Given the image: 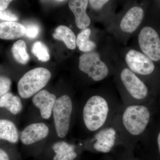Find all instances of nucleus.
Masks as SVG:
<instances>
[{
  "label": "nucleus",
  "mask_w": 160,
  "mask_h": 160,
  "mask_svg": "<svg viewBox=\"0 0 160 160\" xmlns=\"http://www.w3.org/2000/svg\"><path fill=\"white\" fill-rule=\"evenodd\" d=\"M122 106L120 97L112 91L99 89L85 100L81 120L87 132L95 133L111 124Z\"/></svg>",
  "instance_id": "nucleus-1"
},
{
  "label": "nucleus",
  "mask_w": 160,
  "mask_h": 160,
  "mask_svg": "<svg viewBox=\"0 0 160 160\" xmlns=\"http://www.w3.org/2000/svg\"><path fill=\"white\" fill-rule=\"evenodd\" d=\"M150 118V110L144 104L122 105L110 125L116 130L119 140L132 143L143 136Z\"/></svg>",
  "instance_id": "nucleus-2"
},
{
  "label": "nucleus",
  "mask_w": 160,
  "mask_h": 160,
  "mask_svg": "<svg viewBox=\"0 0 160 160\" xmlns=\"http://www.w3.org/2000/svg\"><path fill=\"white\" fill-rule=\"evenodd\" d=\"M116 81L123 106L144 104L149 96V89L137 75L124 67L117 72Z\"/></svg>",
  "instance_id": "nucleus-3"
},
{
  "label": "nucleus",
  "mask_w": 160,
  "mask_h": 160,
  "mask_svg": "<svg viewBox=\"0 0 160 160\" xmlns=\"http://www.w3.org/2000/svg\"><path fill=\"white\" fill-rule=\"evenodd\" d=\"M51 78L49 70L43 67L35 68L27 72L18 82L20 96L23 99L33 97L47 85Z\"/></svg>",
  "instance_id": "nucleus-4"
},
{
  "label": "nucleus",
  "mask_w": 160,
  "mask_h": 160,
  "mask_svg": "<svg viewBox=\"0 0 160 160\" xmlns=\"http://www.w3.org/2000/svg\"><path fill=\"white\" fill-rule=\"evenodd\" d=\"M73 109V100L70 96L63 95L57 99L52 115L56 132L59 138H63L68 134Z\"/></svg>",
  "instance_id": "nucleus-5"
},
{
  "label": "nucleus",
  "mask_w": 160,
  "mask_h": 160,
  "mask_svg": "<svg viewBox=\"0 0 160 160\" xmlns=\"http://www.w3.org/2000/svg\"><path fill=\"white\" fill-rule=\"evenodd\" d=\"M79 69L93 82H102L110 74V69L101 59L96 52L91 51L82 54L79 58Z\"/></svg>",
  "instance_id": "nucleus-6"
},
{
  "label": "nucleus",
  "mask_w": 160,
  "mask_h": 160,
  "mask_svg": "<svg viewBox=\"0 0 160 160\" xmlns=\"http://www.w3.org/2000/svg\"><path fill=\"white\" fill-rule=\"evenodd\" d=\"M138 41L140 49L153 62L160 60V38L153 28L145 26L141 29Z\"/></svg>",
  "instance_id": "nucleus-7"
},
{
  "label": "nucleus",
  "mask_w": 160,
  "mask_h": 160,
  "mask_svg": "<svg viewBox=\"0 0 160 160\" xmlns=\"http://www.w3.org/2000/svg\"><path fill=\"white\" fill-rule=\"evenodd\" d=\"M125 62L127 67L139 77L151 74L155 68L153 61L142 52L133 49L127 52Z\"/></svg>",
  "instance_id": "nucleus-8"
},
{
  "label": "nucleus",
  "mask_w": 160,
  "mask_h": 160,
  "mask_svg": "<svg viewBox=\"0 0 160 160\" xmlns=\"http://www.w3.org/2000/svg\"><path fill=\"white\" fill-rule=\"evenodd\" d=\"M144 15V9L140 6L131 7L122 18L120 23V29L125 33H133L142 22Z\"/></svg>",
  "instance_id": "nucleus-9"
},
{
  "label": "nucleus",
  "mask_w": 160,
  "mask_h": 160,
  "mask_svg": "<svg viewBox=\"0 0 160 160\" xmlns=\"http://www.w3.org/2000/svg\"><path fill=\"white\" fill-rule=\"evenodd\" d=\"M48 126L44 123H34L26 126L20 135L23 144L30 145L44 139L49 133Z\"/></svg>",
  "instance_id": "nucleus-10"
},
{
  "label": "nucleus",
  "mask_w": 160,
  "mask_h": 160,
  "mask_svg": "<svg viewBox=\"0 0 160 160\" xmlns=\"http://www.w3.org/2000/svg\"><path fill=\"white\" fill-rule=\"evenodd\" d=\"M57 99L55 95L47 90L42 89L32 97V102L39 109L42 118L49 119L52 115V109Z\"/></svg>",
  "instance_id": "nucleus-11"
},
{
  "label": "nucleus",
  "mask_w": 160,
  "mask_h": 160,
  "mask_svg": "<svg viewBox=\"0 0 160 160\" xmlns=\"http://www.w3.org/2000/svg\"><path fill=\"white\" fill-rule=\"evenodd\" d=\"M88 4V0L69 1L68 5L69 9L74 14L76 25L79 29H86L91 23L90 18L86 12Z\"/></svg>",
  "instance_id": "nucleus-12"
},
{
  "label": "nucleus",
  "mask_w": 160,
  "mask_h": 160,
  "mask_svg": "<svg viewBox=\"0 0 160 160\" xmlns=\"http://www.w3.org/2000/svg\"><path fill=\"white\" fill-rule=\"evenodd\" d=\"M26 33V27L15 22H5L0 23V39L11 40L23 37Z\"/></svg>",
  "instance_id": "nucleus-13"
},
{
  "label": "nucleus",
  "mask_w": 160,
  "mask_h": 160,
  "mask_svg": "<svg viewBox=\"0 0 160 160\" xmlns=\"http://www.w3.org/2000/svg\"><path fill=\"white\" fill-rule=\"evenodd\" d=\"M52 149L55 153L53 160H73L77 157L74 146L64 141L54 143Z\"/></svg>",
  "instance_id": "nucleus-14"
},
{
  "label": "nucleus",
  "mask_w": 160,
  "mask_h": 160,
  "mask_svg": "<svg viewBox=\"0 0 160 160\" xmlns=\"http://www.w3.org/2000/svg\"><path fill=\"white\" fill-rule=\"evenodd\" d=\"M19 138L18 131L14 123L7 119H0V140L16 143Z\"/></svg>",
  "instance_id": "nucleus-15"
},
{
  "label": "nucleus",
  "mask_w": 160,
  "mask_h": 160,
  "mask_svg": "<svg viewBox=\"0 0 160 160\" xmlns=\"http://www.w3.org/2000/svg\"><path fill=\"white\" fill-rule=\"evenodd\" d=\"M0 108H6L12 114L17 115L22 111L23 106L20 98L9 92L0 97Z\"/></svg>",
  "instance_id": "nucleus-16"
},
{
  "label": "nucleus",
  "mask_w": 160,
  "mask_h": 160,
  "mask_svg": "<svg viewBox=\"0 0 160 160\" xmlns=\"http://www.w3.org/2000/svg\"><path fill=\"white\" fill-rule=\"evenodd\" d=\"M53 37L62 41L69 49L73 50L76 48V37L73 32L67 26L62 25L58 27L55 30Z\"/></svg>",
  "instance_id": "nucleus-17"
},
{
  "label": "nucleus",
  "mask_w": 160,
  "mask_h": 160,
  "mask_svg": "<svg viewBox=\"0 0 160 160\" xmlns=\"http://www.w3.org/2000/svg\"><path fill=\"white\" fill-rule=\"evenodd\" d=\"M94 134L97 140L96 142L94 145V149L101 152H109L114 146L116 140H119L118 134L113 136H107V135H104L102 129Z\"/></svg>",
  "instance_id": "nucleus-18"
},
{
  "label": "nucleus",
  "mask_w": 160,
  "mask_h": 160,
  "mask_svg": "<svg viewBox=\"0 0 160 160\" xmlns=\"http://www.w3.org/2000/svg\"><path fill=\"white\" fill-rule=\"evenodd\" d=\"M91 30L89 28L83 29L76 39V45L81 51L84 52L92 51L96 47V44L93 41L89 40Z\"/></svg>",
  "instance_id": "nucleus-19"
},
{
  "label": "nucleus",
  "mask_w": 160,
  "mask_h": 160,
  "mask_svg": "<svg viewBox=\"0 0 160 160\" xmlns=\"http://www.w3.org/2000/svg\"><path fill=\"white\" fill-rule=\"evenodd\" d=\"M15 60L19 64L26 65L29 62V55L26 50V42L22 40L17 41L13 44L11 49Z\"/></svg>",
  "instance_id": "nucleus-20"
},
{
  "label": "nucleus",
  "mask_w": 160,
  "mask_h": 160,
  "mask_svg": "<svg viewBox=\"0 0 160 160\" xmlns=\"http://www.w3.org/2000/svg\"><path fill=\"white\" fill-rule=\"evenodd\" d=\"M31 52L41 62H46L50 59L48 48L42 42L39 41L35 42L32 47Z\"/></svg>",
  "instance_id": "nucleus-21"
},
{
  "label": "nucleus",
  "mask_w": 160,
  "mask_h": 160,
  "mask_svg": "<svg viewBox=\"0 0 160 160\" xmlns=\"http://www.w3.org/2000/svg\"><path fill=\"white\" fill-rule=\"evenodd\" d=\"M11 84V80L9 78L0 76V97L9 92Z\"/></svg>",
  "instance_id": "nucleus-22"
},
{
  "label": "nucleus",
  "mask_w": 160,
  "mask_h": 160,
  "mask_svg": "<svg viewBox=\"0 0 160 160\" xmlns=\"http://www.w3.org/2000/svg\"><path fill=\"white\" fill-rule=\"evenodd\" d=\"M25 35L29 38H35L38 36L40 32V28L38 25L30 24L26 25Z\"/></svg>",
  "instance_id": "nucleus-23"
},
{
  "label": "nucleus",
  "mask_w": 160,
  "mask_h": 160,
  "mask_svg": "<svg viewBox=\"0 0 160 160\" xmlns=\"http://www.w3.org/2000/svg\"><path fill=\"white\" fill-rule=\"evenodd\" d=\"M90 7L95 11H100L110 0H88Z\"/></svg>",
  "instance_id": "nucleus-24"
},
{
  "label": "nucleus",
  "mask_w": 160,
  "mask_h": 160,
  "mask_svg": "<svg viewBox=\"0 0 160 160\" xmlns=\"http://www.w3.org/2000/svg\"><path fill=\"white\" fill-rule=\"evenodd\" d=\"M18 18L16 15L9 10L0 11V20H4L7 22H15L18 21Z\"/></svg>",
  "instance_id": "nucleus-25"
},
{
  "label": "nucleus",
  "mask_w": 160,
  "mask_h": 160,
  "mask_svg": "<svg viewBox=\"0 0 160 160\" xmlns=\"http://www.w3.org/2000/svg\"><path fill=\"white\" fill-rule=\"evenodd\" d=\"M12 1L13 0H0V11L7 9Z\"/></svg>",
  "instance_id": "nucleus-26"
},
{
  "label": "nucleus",
  "mask_w": 160,
  "mask_h": 160,
  "mask_svg": "<svg viewBox=\"0 0 160 160\" xmlns=\"http://www.w3.org/2000/svg\"><path fill=\"white\" fill-rule=\"evenodd\" d=\"M0 160H10L8 154L1 149H0Z\"/></svg>",
  "instance_id": "nucleus-27"
},
{
  "label": "nucleus",
  "mask_w": 160,
  "mask_h": 160,
  "mask_svg": "<svg viewBox=\"0 0 160 160\" xmlns=\"http://www.w3.org/2000/svg\"><path fill=\"white\" fill-rule=\"evenodd\" d=\"M157 144L159 152L160 155V131L159 132L157 135Z\"/></svg>",
  "instance_id": "nucleus-28"
},
{
  "label": "nucleus",
  "mask_w": 160,
  "mask_h": 160,
  "mask_svg": "<svg viewBox=\"0 0 160 160\" xmlns=\"http://www.w3.org/2000/svg\"></svg>",
  "instance_id": "nucleus-29"
}]
</instances>
